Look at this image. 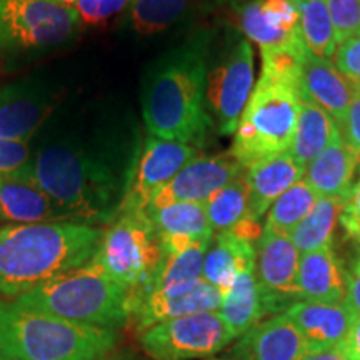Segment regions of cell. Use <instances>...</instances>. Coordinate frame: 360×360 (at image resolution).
<instances>
[{
  "mask_svg": "<svg viewBox=\"0 0 360 360\" xmlns=\"http://www.w3.org/2000/svg\"><path fill=\"white\" fill-rule=\"evenodd\" d=\"M80 29L72 7L52 0H0V64L47 56L74 42Z\"/></svg>",
  "mask_w": 360,
  "mask_h": 360,
  "instance_id": "obj_8",
  "label": "cell"
},
{
  "mask_svg": "<svg viewBox=\"0 0 360 360\" xmlns=\"http://www.w3.org/2000/svg\"><path fill=\"white\" fill-rule=\"evenodd\" d=\"M345 304L350 310L360 317V260L354 264V267L345 277Z\"/></svg>",
  "mask_w": 360,
  "mask_h": 360,
  "instance_id": "obj_41",
  "label": "cell"
},
{
  "mask_svg": "<svg viewBox=\"0 0 360 360\" xmlns=\"http://www.w3.org/2000/svg\"><path fill=\"white\" fill-rule=\"evenodd\" d=\"M90 260L129 290L130 310L154 289L164 264V247L146 210L124 212L103 231Z\"/></svg>",
  "mask_w": 360,
  "mask_h": 360,
  "instance_id": "obj_6",
  "label": "cell"
},
{
  "mask_svg": "<svg viewBox=\"0 0 360 360\" xmlns=\"http://www.w3.org/2000/svg\"><path fill=\"white\" fill-rule=\"evenodd\" d=\"M134 162L122 164L107 139L67 137L44 143L27 169L70 222L96 227L119 217Z\"/></svg>",
  "mask_w": 360,
  "mask_h": 360,
  "instance_id": "obj_1",
  "label": "cell"
},
{
  "mask_svg": "<svg viewBox=\"0 0 360 360\" xmlns=\"http://www.w3.org/2000/svg\"><path fill=\"white\" fill-rule=\"evenodd\" d=\"M0 215L17 225L69 220L27 167L0 177Z\"/></svg>",
  "mask_w": 360,
  "mask_h": 360,
  "instance_id": "obj_15",
  "label": "cell"
},
{
  "mask_svg": "<svg viewBox=\"0 0 360 360\" xmlns=\"http://www.w3.org/2000/svg\"><path fill=\"white\" fill-rule=\"evenodd\" d=\"M262 52V75L260 80L285 84L300 89L302 67L309 49L305 47L302 37L295 35L289 42L277 47L265 49Z\"/></svg>",
  "mask_w": 360,
  "mask_h": 360,
  "instance_id": "obj_32",
  "label": "cell"
},
{
  "mask_svg": "<svg viewBox=\"0 0 360 360\" xmlns=\"http://www.w3.org/2000/svg\"><path fill=\"white\" fill-rule=\"evenodd\" d=\"M307 354V342L283 314L249 328L233 350L237 360H300Z\"/></svg>",
  "mask_w": 360,
  "mask_h": 360,
  "instance_id": "obj_18",
  "label": "cell"
},
{
  "mask_svg": "<svg viewBox=\"0 0 360 360\" xmlns=\"http://www.w3.org/2000/svg\"><path fill=\"white\" fill-rule=\"evenodd\" d=\"M0 360H4V359H0Z\"/></svg>",
  "mask_w": 360,
  "mask_h": 360,
  "instance_id": "obj_50",
  "label": "cell"
},
{
  "mask_svg": "<svg viewBox=\"0 0 360 360\" xmlns=\"http://www.w3.org/2000/svg\"><path fill=\"white\" fill-rule=\"evenodd\" d=\"M254 90V53L247 40H240L209 75L207 102L219 124L220 134L231 135Z\"/></svg>",
  "mask_w": 360,
  "mask_h": 360,
  "instance_id": "obj_12",
  "label": "cell"
},
{
  "mask_svg": "<svg viewBox=\"0 0 360 360\" xmlns=\"http://www.w3.org/2000/svg\"><path fill=\"white\" fill-rule=\"evenodd\" d=\"M340 224L350 238L360 237V180L352 187L340 212Z\"/></svg>",
  "mask_w": 360,
  "mask_h": 360,
  "instance_id": "obj_39",
  "label": "cell"
},
{
  "mask_svg": "<svg viewBox=\"0 0 360 360\" xmlns=\"http://www.w3.org/2000/svg\"><path fill=\"white\" fill-rule=\"evenodd\" d=\"M283 315L294 323L307 342L310 354L339 349L357 319L345 302L328 304L312 300H299L292 304Z\"/></svg>",
  "mask_w": 360,
  "mask_h": 360,
  "instance_id": "obj_14",
  "label": "cell"
},
{
  "mask_svg": "<svg viewBox=\"0 0 360 360\" xmlns=\"http://www.w3.org/2000/svg\"><path fill=\"white\" fill-rule=\"evenodd\" d=\"M300 360H345L342 355L340 349H330V350H322V352H314L307 354Z\"/></svg>",
  "mask_w": 360,
  "mask_h": 360,
  "instance_id": "obj_43",
  "label": "cell"
},
{
  "mask_svg": "<svg viewBox=\"0 0 360 360\" xmlns=\"http://www.w3.org/2000/svg\"><path fill=\"white\" fill-rule=\"evenodd\" d=\"M146 212L159 232L165 255L179 254L195 242L212 240L214 237L205 204L179 202L162 209H147Z\"/></svg>",
  "mask_w": 360,
  "mask_h": 360,
  "instance_id": "obj_20",
  "label": "cell"
},
{
  "mask_svg": "<svg viewBox=\"0 0 360 360\" xmlns=\"http://www.w3.org/2000/svg\"><path fill=\"white\" fill-rule=\"evenodd\" d=\"M240 29L242 32L247 35V39L252 40L254 44H257L260 51H265V49L277 47V45H282L289 42L290 39H294L295 34H283L281 30H277L276 27H272L265 20V17L260 13L259 6L255 0L247 4V6L242 7L240 11Z\"/></svg>",
  "mask_w": 360,
  "mask_h": 360,
  "instance_id": "obj_34",
  "label": "cell"
},
{
  "mask_svg": "<svg viewBox=\"0 0 360 360\" xmlns=\"http://www.w3.org/2000/svg\"><path fill=\"white\" fill-rule=\"evenodd\" d=\"M299 94L326 110L339 129L345 122L355 96L352 82L347 77H344L326 58L310 52L304 60Z\"/></svg>",
  "mask_w": 360,
  "mask_h": 360,
  "instance_id": "obj_19",
  "label": "cell"
},
{
  "mask_svg": "<svg viewBox=\"0 0 360 360\" xmlns=\"http://www.w3.org/2000/svg\"><path fill=\"white\" fill-rule=\"evenodd\" d=\"M197 157L193 146L177 141H165L150 135L142 152L135 155L132 177L120 212H143L160 188Z\"/></svg>",
  "mask_w": 360,
  "mask_h": 360,
  "instance_id": "obj_10",
  "label": "cell"
},
{
  "mask_svg": "<svg viewBox=\"0 0 360 360\" xmlns=\"http://www.w3.org/2000/svg\"><path fill=\"white\" fill-rule=\"evenodd\" d=\"M52 2H56L58 6H64V7H72L75 4V0H52Z\"/></svg>",
  "mask_w": 360,
  "mask_h": 360,
  "instance_id": "obj_45",
  "label": "cell"
},
{
  "mask_svg": "<svg viewBox=\"0 0 360 360\" xmlns=\"http://www.w3.org/2000/svg\"><path fill=\"white\" fill-rule=\"evenodd\" d=\"M97 360H129V359L124 357V355H112L110 357V354H109V355H105V357L97 359Z\"/></svg>",
  "mask_w": 360,
  "mask_h": 360,
  "instance_id": "obj_46",
  "label": "cell"
},
{
  "mask_svg": "<svg viewBox=\"0 0 360 360\" xmlns=\"http://www.w3.org/2000/svg\"><path fill=\"white\" fill-rule=\"evenodd\" d=\"M222 304V294L217 287L210 285L204 278L192 289L179 295H160L152 292L129 310V323L139 334L157 323L187 317L193 314L215 312Z\"/></svg>",
  "mask_w": 360,
  "mask_h": 360,
  "instance_id": "obj_16",
  "label": "cell"
},
{
  "mask_svg": "<svg viewBox=\"0 0 360 360\" xmlns=\"http://www.w3.org/2000/svg\"><path fill=\"white\" fill-rule=\"evenodd\" d=\"M132 0H75L72 6L80 24H101L114 13L120 12Z\"/></svg>",
  "mask_w": 360,
  "mask_h": 360,
  "instance_id": "obj_36",
  "label": "cell"
},
{
  "mask_svg": "<svg viewBox=\"0 0 360 360\" xmlns=\"http://www.w3.org/2000/svg\"><path fill=\"white\" fill-rule=\"evenodd\" d=\"M32 159L29 142L0 141V177L11 175L29 165Z\"/></svg>",
  "mask_w": 360,
  "mask_h": 360,
  "instance_id": "obj_37",
  "label": "cell"
},
{
  "mask_svg": "<svg viewBox=\"0 0 360 360\" xmlns=\"http://www.w3.org/2000/svg\"><path fill=\"white\" fill-rule=\"evenodd\" d=\"M335 69L349 80L360 77V32L339 45L335 52Z\"/></svg>",
  "mask_w": 360,
  "mask_h": 360,
  "instance_id": "obj_38",
  "label": "cell"
},
{
  "mask_svg": "<svg viewBox=\"0 0 360 360\" xmlns=\"http://www.w3.org/2000/svg\"><path fill=\"white\" fill-rule=\"evenodd\" d=\"M0 222H4V220H2V215H0Z\"/></svg>",
  "mask_w": 360,
  "mask_h": 360,
  "instance_id": "obj_47",
  "label": "cell"
},
{
  "mask_svg": "<svg viewBox=\"0 0 360 360\" xmlns=\"http://www.w3.org/2000/svg\"><path fill=\"white\" fill-rule=\"evenodd\" d=\"M103 229L79 222H42L0 229V297L17 299L96 254Z\"/></svg>",
  "mask_w": 360,
  "mask_h": 360,
  "instance_id": "obj_3",
  "label": "cell"
},
{
  "mask_svg": "<svg viewBox=\"0 0 360 360\" xmlns=\"http://www.w3.org/2000/svg\"><path fill=\"white\" fill-rule=\"evenodd\" d=\"M233 339L215 310L152 326L141 334V345L157 360H191L219 354Z\"/></svg>",
  "mask_w": 360,
  "mask_h": 360,
  "instance_id": "obj_9",
  "label": "cell"
},
{
  "mask_svg": "<svg viewBox=\"0 0 360 360\" xmlns=\"http://www.w3.org/2000/svg\"><path fill=\"white\" fill-rule=\"evenodd\" d=\"M359 162L360 157L339 137L307 165L305 182L319 197H332L345 202L352 192V180Z\"/></svg>",
  "mask_w": 360,
  "mask_h": 360,
  "instance_id": "obj_22",
  "label": "cell"
},
{
  "mask_svg": "<svg viewBox=\"0 0 360 360\" xmlns=\"http://www.w3.org/2000/svg\"><path fill=\"white\" fill-rule=\"evenodd\" d=\"M340 352L345 360H360V317L355 319L347 339L340 345Z\"/></svg>",
  "mask_w": 360,
  "mask_h": 360,
  "instance_id": "obj_42",
  "label": "cell"
},
{
  "mask_svg": "<svg viewBox=\"0 0 360 360\" xmlns=\"http://www.w3.org/2000/svg\"><path fill=\"white\" fill-rule=\"evenodd\" d=\"M342 137L339 125L326 110L299 94V117L289 154L299 165H309L332 142Z\"/></svg>",
  "mask_w": 360,
  "mask_h": 360,
  "instance_id": "obj_25",
  "label": "cell"
},
{
  "mask_svg": "<svg viewBox=\"0 0 360 360\" xmlns=\"http://www.w3.org/2000/svg\"><path fill=\"white\" fill-rule=\"evenodd\" d=\"M207 47L209 35L199 32L148 69L142 115L150 135L188 146L205 139L212 125L205 109Z\"/></svg>",
  "mask_w": 360,
  "mask_h": 360,
  "instance_id": "obj_2",
  "label": "cell"
},
{
  "mask_svg": "<svg viewBox=\"0 0 360 360\" xmlns=\"http://www.w3.org/2000/svg\"><path fill=\"white\" fill-rule=\"evenodd\" d=\"M245 175L249 184V209L245 219L259 220L283 192L299 182L304 167L285 152L250 165Z\"/></svg>",
  "mask_w": 360,
  "mask_h": 360,
  "instance_id": "obj_21",
  "label": "cell"
},
{
  "mask_svg": "<svg viewBox=\"0 0 360 360\" xmlns=\"http://www.w3.org/2000/svg\"><path fill=\"white\" fill-rule=\"evenodd\" d=\"M255 267V247L231 231L217 233L212 249L207 250L202 278L225 295L244 270Z\"/></svg>",
  "mask_w": 360,
  "mask_h": 360,
  "instance_id": "obj_24",
  "label": "cell"
},
{
  "mask_svg": "<svg viewBox=\"0 0 360 360\" xmlns=\"http://www.w3.org/2000/svg\"><path fill=\"white\" fill-rule=\"evenodd\" d=\"M232 154L195 157L164 188L155 193L147 209H162L179 202L205 204L215 192L242 172Z\"/></svg>",
  "mask_w": 360,
  "mask_h": 360,
  "instance_id": "obj_13",
  "label": "cell"
},
{
  "mask_svg": "<svg viewBox=\"0 0 360 360\" xmlns=\"http://www.w3.org/2000/svg\"><path fill=\"white\" fill-rule=\"evenodd\" d=\"M249 184L244 170L205 202V212L214 232H225L247 217Z\"/></svg>",
  "mask_w": 360,
  "mask_h": 360,
  "instance_id": "obj_30",
  "label": "cell"
},
{
  "mask_svg": "<svg viewBox=\"0 0 360 360\" xmlns=\"http://www.w3.org/2000/svg\"><path fill=\"white\" fill-rule=\"evenodd\" d=\"M300 300L344 304L345 277L330 245L302 254L297 274Z\"/></svg>",
  "mask_w": 360,
  "mask_h": 360,
  "instance_id": "obj_23",
  "label": "cell"
},
{
  "mask_svg": "<svg viewBox=\"0 0 360 360\" xmlns=\"http://www.w3.org/2000/svg\"><path fill=\"white\" fill-rule=\"evenodd\" d=\"M20 307L107 330L129 323V290L89 260L13 299Z\"/></svg>",
  "mask_w": 360,
  "mask_h": 360,
  "instance_id": "obj_5",
  "label": "cell"
},
{
  "mask_svg": "<svg viewBox=\"0 0 360 360\" xmlns=\"http://www.w3.org/2000/svg\"><path fill=\"white\" fill-rule=\"evenodd\" d=\"M337 45L360 32V0H327Z\"/></svg>",
  "mask_w": 360,
  "mask_h": 360,
  "instance_id": "obj_35",
  "label": "cell"
},
{
  "mask_svg": "<svg viewBox=\"0 0 360 360\" xmlns=\"http://www.w3.org/2000/svg\"><path fill=\"white\" fill-rule=\"evenodd\" d=\"M115 330L79 326L0 300V359L97 360L115 349Z\"/></svg>",
  "mask_w": 360,
  "mask_h": 360,
  "instance_id": "obj_4",
  "label": "cell"
},
{
  "mask_svg": "<svg viewBox=\"0 0 360 360\" xmlns=\"http://www.w3.org/2000/svg\"><path fill=\"white\" fill-rule=\"evenodd\" d=\"M340 132L344 134L345 143L360 157V97L354 96Z\"/></svg>",
  "mask_w": 360,
  "mask_h": 360,
  "instance_id": "obj_40",
  "label": "cell"
},
{
  "mask_svg": "<svg viewBox=\"0 0 360 360\" xmlns=\"http://www.w3.org/2000/svg\"><path fill=\"white\" fill-rule=\"evenodd\" d=\"M300 252L290 236L265 231L255 247V277H257L264 312L276 314L299 302Z\"/></svg>",
  "mask_w": 360,
  "mask_h": 360,
  "instance_id": "obj_11",
  "label": "cell"
},
{
  "mask_svg": "<svg viewBox=\"0 0 360 360\" xmlns=\"http://www.w3.org/2000/svg\"><path fill=\"white\" fill-rule=\"evenodd\" d=\"M134 2H135V0H132V2H130V6H132V4H134Z\"/></svg>",
  "mask_w": 360,
  "mask_h": 360,
  "instance_id": "obj_48",
  "label": "cell"
},
{
  "mask_svg": "<svg viewBox=\"0 0 360 360\" xmlns=\"http://www.w3.org/2000/svg\"><path fill=\"white\" fill-rule=\"evenodd\" d=\"M345 202L332 197H319L307 217L290 233L297 250L309 254L322 247L330 245L337 219L340 217Z\"/></svg>",
  "mask_w": 360,
  "mask_h": 360,
  "instance_id": "obj_28",
  "label": "cell"
},
{
  "mask_svg": "<svg viewBox=\"0 0 360 360\" xmlns=\"http://www.w3.org/2000/svg\"><path fill=\"white\" fill-rule=\"evenodd\" d=\"M52 112V96L29 82L0 90V141L29 142Z\"/></svg>",
  "mask_w": 360,
  "mask_h": 360,
  "instance_id": "obj_17",
  "label": "cell"
},
{
  "mask_svg": "<svg viewBox=\"0 0 360 360\" xmlns=\"http://www.w3.org/2000/svg\"><path fill=\"white\" fill-rule=\"evenodd\" d=\"M350 82H352V87H354V92H355V96L360 97V77H359V79H354V80H350Z\"/></svg>",
  "mask_w": 360,
  "mask_h": 360,
  "instance_id": "obj_44",
  "label": "cell"
},
{
  "mask_svg": "<svg viewBox=\"0 0 360 360\" xmlns=\"http://www.w3.org/2000/svg\"><path fill=\"white\" fill-rule=\"evenodd\" d=\"M319 195L305 180H299L282 193L269 209L265 231L290 236L294 229L307 217Z\"/></svg>",
  "mask_w": 360,
  "mask_h": 360,
  "instance_id": "obj_31",
  "label": "cell"
},
{
  "mask_svg": "<svg viewBox=\"0 0 360 360\" xmlns=\"http://www.w3.org/2000/svg\"><path fill=\"white\" fill-rule=\"evenodd\" d=\"M299 90L285 84L259 80L238 120L231 154L242 167L290 150Z\"/></svg>",
  "mask_w": 360,
  "mask_h": 360,
  "instance_id": "obj_7",
  "label": "cell"
},
{
  "mask_svg": "<svg viewBox=\"0 0 360 360\" xmlns=\"http://www.w3.org/2000/svg\"><path fill=\"white\" fill-rule=\"evenodd\" d=\"M357 240H359V242H360V237H359V238H357Z\"/></svg>",
  "mask_w": 360,
  "mask_h": 360,
  "instance_id": "obj_49",
  "label": "cell"
},
{
  "mask_svg": "<svg viewBox=\"0 0 360 360\" xmlns=\"http://www.w3.org/2000/svg\"><path fill=\"white\" fill-rule=\"evenodd\" d=\"M299 13V32L309 52L326 60L334 57L337 40L327 0H302Z\"/></svg>",
  "mask_w": 360,
  "mask_h": 360,
  "instance_id": "obj_29",
  "label": "cell"
},
{
  "mask_svg": "<svg viewBox=\"0 0 360 360\" xmlns=\"http://www.w3.org/2000/svg\"><path fill=\"white\" fill-rule=\"evenodd\" d=\"M209 245L210 240H202L195 242L179 254H164V264L155 278L152 292L160 295H179L192 289L197 282L202 281Z\"/></svg>",
  "mask_w": 360,
  "mask_h": 360,
  "instance_id": "obj_27",
  "label": "cell"
},
{
  "mask_svg": "<svg viewBox=\"0 0 360 360\" xmlns=\"http://www.w3.org/2000/svg\"><path fill=\"white\" fill-rule=\"evenodd\" d=\"M191 2L192 0H135L129 12L130 29L142 37L164 32L182 19Z\"/></svg>",
  "mask_w": 360,
  "mask_h": 360,
  "instance_id": "obj_33",
  "label": "cell"
},
{
  "mask_svg": "<svg viewBox=\"0 0 360 360\" xmlns=\"http://www.w3.org/2000/svg\"><path fill=\"white\" fill-rule=\"evenodd\" d=\"M217 312L233 337L244 335L249 328L257 326L260 319H264L265 312L255 267L238 274L231 290L222 295V304Z\"/></svg>",
  "mask_w": 360,
  "mask_h": 360,
  "instance_id": "obj_26",
  "label": "cell"
}]
</instances>
